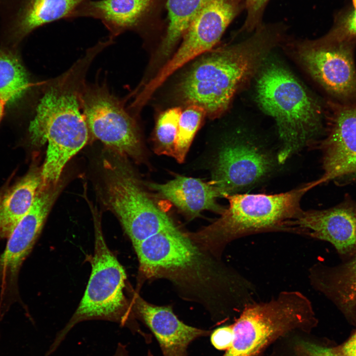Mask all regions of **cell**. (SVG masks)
Here are the masks:
<instances>
[{
    "mask_svg": "<svg viewBox=\"0 0 356 356\" xmlns=\"http://www.w3.org/2000/svg\"><path fill=\"white\" fill-rule=\"evenodd\" d=\"M281 37L280 27L261 25L247 39L203 53L178 80L175 87L177 99L186 106L201 107L211 119L218 118Z\"/></svg>",
    "mask_w": 356,
    "mask_h": 356,
    "instance_id": "cell-1",
    "label": "cell"
},
{
    "mask_svg": "<svg viewBox=\"0 0 356 356\" xmlns=\"http://www.w3.org/2000/svg\"><path fill=\"white\" fill-rule=\"evenodd\" d=\"M104 49L97 43L66 71L46 84L29 127L32 143H47L44 167L60 173L87 143L89 130L82 97L91 64Z\"/></svg>",
    "mask_w": 356,
    "mask_h": 356,
    "instance_id": "cell-2",
    "label": "cell"
},
{
    "mask_svg": "<svg viewBox=\"0 0 356 356\" xmlns=\"http://www.w3.org/2000/svg\"><path fill=\"white\" fill-rule=\"evenodd\" d=\"M256 99L275 121L280 141L279 164L312 143L321 127L320 107L284 66L271 62L263 69L257 81Z\"/></svg>",
    "mask_w": 356,
    "mask_h": 356,
    "instance_id": "cell-3",
    "label": "cell"
},
{
    "mask_svg": "<svg viewBox=\"0 0 356 356\" xmlns=\"http://www.w3.org/2000/svg\"><path fill=\"white\" fill-rule=\"evenodd\" d=\"M311 301L298 291H283L266 302L247 306L233 323L231 347L222 356H261L277 339L309 332L317 324Z\"/></svg>",
    "mask_w": 356,
    "mask_h": 356,
    "instance_id": "cell-4",
    "label": "cell"
},
{
    "mask_svg": "<svg viewBox=\"0 0 356 356\" xmlns=\"http://www.w3.org/2000/svg\"><path fill=\"white\" fill-rule=\"evenodd\" d=\"M94 248L90 260L91 271L84 296L71 318L56 335L44 356L52 355L70 331L78 323L103 320L128 327L139 333L146 343L151 336L132 321L124 290L127 275L124 268L106 244L99 218L95 213Z\"/></svg>",
    "mask_w": 356,
    "mask_h": 356,
    "instance_id": "cell-5",
    "label": "cell"
},
{
    "mask_svg": "<svg viewBox=\"0 0 356 356\" xmlns=\"http://www.w3.org/2000/svg\"><path fill=\"white\" fill-rule=\"evenodd\" d=\"M312 182L274 194L236 193L225 197L228 206L215 222L198 233L221 249L232 240L267 232H289L288 223L303 211L301 201Z\"/></svg>",
    "mask_w": 356,
    "mask_h": 356,
    "instance_id": "cell-6",
    "label": "cell"
},
{
    "mask_svg": "<svg viewBox=\"0 0 356 356\" xmlns=\"http://www.w3.org/2000/svg\"><path fill=\"white\" fill-rule=\"evenodd\" d=\"M123 157L104 162L105 198L134 246L177 226L150 198Z\"/></svg>",
    "mask_w": 356,
    "mask_h": 356,
    "instance_id": "cell-7",
    "label": "cell"
},
{
    "mask_svg": "<svg viewBox=\"0 0 356 356\" xmlns=\"http://www.w3.org/2000/svg\"><path fill=\"white\" fill-rule=\"evenodd\" d=\"M82 104L89 132L96 138L122 156L143 159L137 124L106 83L86 84Z\"/></svg>",
    "mask_w": 356,
    "mask_h": 356,
    "instance_id": "cell-8",
    "label": "cell"
},
{
    "mask_svg": "<svg viewBox=\"0 0 356 356\" xmlns=\"http://www.w3.org/2000/svg\"><path fill=\"white\" fill-rule=\"evenodd\" d=\"M249 134L242 131L233 134L219 150L209 182L220 197L257 185L268 178L279 163L266 146Z\"/></svg>",
    "mask_w": 356,
    "mask_h": 356,
    "instance_id": "cell-9",
    "label": "cell"
},
{
    "mask_svg": "<svg viewBox=\"0 0 356 356\" xmlns=\"http://www.w3.org/2000/svg\"><path fill=\"white\" fill-rule=\"evenodd\" d=\"M356 44L326 34L298 43L295 51L305 69L328 93L342 101L352 102L356 101Z\"/></svg>",
    "mask_w": 356,
    "mask_h": 356,
    "instance_id": "cell-10",
    "label": "cell"
},
{
    "mask_svg": "<svg viewBox=\"0 0 356 356\" xmlns=\"http://www.w3.org/2000/svg\"><path fill=\"white\" fill-rule=\"evenodd\" d=\"M242 8V0H206L177 50L151 79L152 86L159 88L181 67L212 49Z\"/></svg>",
    "mask_w": 356,
    "mask_h": 356,
    "instance_id": "cell-11",
    "label": "cell"
},
{
    "mask_svg": "<svg viewBox=\"0 0 356 356\" xmlns=\"http://www.w3.org/2000/svg\"><path fill=\"white\" fill-rule=\"evenodd\" d=\"M134 246L139 269L146 277H179L203 270L202 255L177 227L161 231Z\"/></svg>",
    "mask_w": 356,
    "mask_h": 356,
    "instance_id": "cell-12",
    "label": "cell"
},
{
    "mask_svg": "<svg viewBox=\"0 0 356 356\" xmlns=\"http://www.w3.org/2000/svg\"><path fill=\"white\" fill-rule=\"evenodd\" d=\"M288 226L290 233L329 242L342 261L356 255V201L349 194L331 208L303 210Z\"/></svg>",
    "mask_w": 356,
    "mask_h": 356,
    "instance_id": "cell-13",
    "label": "cell"
},
{
    "mask_svg": "<svg viewBox=\"0 0 356 356\" xmlns=\"http://www.w3.org/2000/svg\"><path fill=\"white\" fill-rule=\"evenodd\" d=\"M325 137L319 142L322 175L315 186L336 180L356 170V101L331 107Z\"/></svg>",
    "mask_w": 356,
    "mask_h": 356,
    "instance_id": "cell-14",
    "label": "cell"
},
{
    "mask_svg": "<svg viewBox=\"0 0 356 356\" xmlns=\"http://www.w3.org/2000/svg\"><path fill=\"white\" fill-rule=\"evenodd\" d=\"M88 0H0V23L8 41L16 44L44 25L73 19Z\"/></svg>",
    "mask_w": 356,
    "mask_h": 356,
    "instance_id": "cell-15",
    "label": "cell"
},
{
    "mask_svg": "<svg viewBox=\"0 0 356 356\" xmlns=\"http://www.w3.org/2000/svg\"><path fill=\"white\" fill-rule=\"evenodd\" d=\"M61 186L58 182L41 186L30 210L7 238L5 250L0 256V278L11 283L16 280L23 262L40 235Z\"/></svg>",
    "mask_w": 356,
    "mask_h": 356,
    "instance_id": "cell-16",
    "label": "cell"
},
{
    "mask_svg": "<svg viewBox=\"0 0 356 356\" xmlns=\"http://www.w3.org/2000/svg\"><path fill=\"white\" fill-rule=\"evenodd\" d=\"M134 309L154 335L163 356H187L192 342L211 334V331L185 324L170 308L151 305L139 298L135 300Z\"/></svg>",
    "mask_w": 356,
    "mask_h": 356,
    "instance_id": "cell-17",
    "label": "cell"
},
{
    "mask_svg": "<svg viewBox=\"0 0 356 356\" xmlns=\"http://www.w3.org/2000/svg\"><path fill=\"white\" fill-rule=\"evenodd\" d=\"M308 277L314 290L356 324V255L336 265L317 262L309 269Z\"/></svg>",
    "mask_w": 356,
    "mask_h": 356,
    "instance_id": "cell-18",
    "label": "cell"
},
{
    "mask_svg": "<svg viewBox=\"0 0 356 356\" xmlns=\"http://www.w3.org/2000/svg\"><path fill=\"white\" fill-rule=\"evenodd\" d=\"M146 185L191 218L204 210L221 214L224 209L216 202L220 197L216 188L210 182L199 178L178 176L165 183L147 182Z\"/></svg>",
    "mask_w": 356,
    "mask_h": 356,
    "instance_id": "cell-19",
    "label": "cell"
},
{
    "mask_svg": "<svg viewBox=\"0 0 356 356\" xmlns=\"http://www.w3.org/2000/svg\"><path fill=\"white\" fill-rule=\"evenodd\" d=\"M152 0H89L83 4L74 18L90 17L99 20L113 40L138 23Z\"/></svg>",
    "mask_w": 356,
    "mask_h": 356,
    "instance_id": "cell-20",
    "label": "cell"
},
{
    "mask_svg": "<svg viewBox=\"0 0 356 356\" xmlns=\"http://www.w3.org/2000/svg\"><path fill=\"white\" fill-rule=\"evenodd\" d=\"M42 182L41 169L33 168L0 193V239L8 238L30 210Z\"/></svg>",
    "mask_w": 356,
    "mask_h": 356,
    "instance_id": "cell-21",
    "label": "cell"
},
{
    "mask_svg": "<svg viewBox=\"0 0 356 356\" xmlns=\"http://www.w3.org/2000/svg\"><path fill=\"white\" fill-rule=\"evenodd\" d=\"M206 0H168L169 22L166 34L156 52L153 65H160L173 52Z\"/></svg>",
    "mask_w": 356,
    "mask_h": 356,
    "instance_id": "cell-22",
    "label": "cell"
},
{
    "mask_svg": "<svg viewBox=\"0 0 356 356\" xmlns=\"http://www.w3.org/2000/svg\"><path fill=\"white\" fill-rule=\"evenodd\" d=\"M28 74L19 57L0 49V98L7 104L22 97L31 87Z\"/></svg>",
    "mask_w": 356,
    "mask_h": 356,
    "instance_id": "cell-23",
    "label": "cell"
},
{
    "mask_svg": "<svg viewBox=\"0 0 356 356\" xmlns=\"http://www.w3.org/2000/svg\"><path fill=\"white\" fill-rule=\"evenodd\" d=\"M206 116L204 109L196 105L186 106L179 118L174 158L182 163L201 123Z\"/></svg>",
    "mask_w": 356,
    "mask_h": 356,
    "instance_id": "cell-24",
    "label": "cell"
},
{
    "mask_svg": "<svg viewBox=\"0 0 356 356\" xmlns=\"http://www.w3.org/2000/svg\"><path fill=\"white\" fill-rule=\"evenodd\" d=\"M181 112L180 107H173L159 115L154 133V149L156 154L174 157L176 138Z\"/></svg>",
    "mask_w": 356,
    "mask_h": 356,
    "instance_id": "cell-25",
    "label": "cell"
},
{
    "mask_svg": "<svg viewBox=\"0 0 356 356\" xmlns=\"http://www.w3.org/2000/svg\"><path fill=\"white\" fill-rule=\"evenodd\" d=\"M327 34L336 39L356 43V9L349 7L337 13Z\"/></svg>",
    "mask_w": 356,
    "mask_h": 356,
    "instance_id": "cell-26",
    "label": "cell"
},
{
    "mask_svg": "<svg viewBox=\"0 0 356 356\" xmlns=\"http://www.w3.org/2000/svg\"><path fill=\"white\" fill-rule=\"evenodd\" d=\"M247 12L243 30L252 31L261 24V19L268 0H242Z\"/></svg>",
    "mask_w": 356,
    "mask_h": 356,
    "instance_id": "cell-27",
    "label": "cell"
},
{
    "mask_svg": "<svg viewBox=\"0 0 356 356\" xmlns=\"http://www.w3.org/2000/svg\"><path fill=\"white\" fill-rule=\"evenodd\" d=\"M294 350L297 356H345L335 349L306 341L297 342Z\"/></svg>",
    "mask_w": 356,
    "mask_h": 356,
    "instance_id": "cell-28",
    "label": "cell"
},
{
    "mask_svg": "<svg viewBox=\"0 0 356 356\" xmlns=\"http://www.w3.org/2000/svg\"><path fill=\"white\" fill-rule=\"evenodd\" d=\"M233 338V324L219 327L211 334V342L219 350H227L231 346Z\"/></svg>",
    "mask_w": 356,
    "mask_h": 356,
    "instance_id": "cell-29",
    "label": "cell"
},
{
    "mask_svg": "<svg viewBox=\"0 0 356 356\" xmlns=\"http://www.w3.org/2000/svg\"><path fill=\"white\" fill-rule=\"evenodd\" d=\"M337 352L345 356H356V331Z\"/></svg>",
    "mask_w": 356,
    "mask_h": 356,
    "instance_id": "cell-30",
    "label": "cell"
},
{
    "mask_svg": "<svg viewBox=\"0 0 356 356\" xmlns=\"http://www.w3.org/2000/svg\"><path fill=\"white\" fill-rule=\"evenodd\" d=\"M113 356H130L126 345L119 343ZM146 356H153L150 350H148Z\"/></svg>",
    "mask_w": 356,
    "mask_h": 356,
    "instance_id": "cell-31",
    "label": "cell"
},
{
    "mask_svg": "<svg viewBox=\"0 0 356 356\" xmlns=\"http://www.w3.org/2000/svg\"><path fill=\"white\" fill-rule=\"evenodd\" d=\"M340 184L356 182V170L353 173L334 180Z\"/></svg>",
    "mask_w": 356,
    "mask_h": 356,
    "instance_id": "cell-32",
    "label": "cell"
},
{
    "mask_svg": "<svg viewBox=\"0 0 356 356\" xmlns=\"http://www.w3.org/2000/svg\"><path fill=\"white\" fill-rule=\"evenodd\" d=\"M6 104L0 98V122L3 117Z\"/></svg>",
    "mask_w": 356,
    "mask_h": 356,
    "instance_id": "cell-33",
    "label": "cell"
},
{
    "mask_svg": "<svg viewBox=\"0 0 356 356\" xmlns=\"http://www.w3.org/2000/svg\"><path fill=\"white\" fill-rule=\"evenodd\" d=\"M352 4H353L352 7L353 8L356 9V0H352Z\"/></svg>",
    "mask_w": 356,
    "mask_h": 356,
    "instance_id": "cell-34",
    "label": "cell"
}]
</instances>
